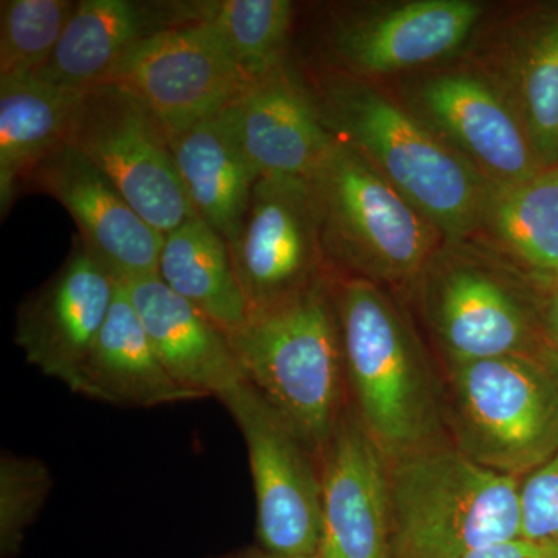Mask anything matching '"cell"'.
Wrapping results in <instances>:
<instances>
[{
	"label": "cell",
	"instance_id": "obj_28",
	"mask_svg": "<svg viewBox=\"0 0 558 558\" xmlns=\"http://www.w3.org/2000/svg\"><path fill=\"white\" fill-rule=\"evenodd\" d=\"M49 469L32 458L3 454L0 462V550L16 556L25 531L38 515L49 494Z\"/></svg>",
	"mask_w": 558,
	"mask_h": 558
},
{
	"label": "cell",
	"instance_id": "obj_15",
	"mask_svg": "<svg viewBox=\"0 0 558 558\" xmlns=\"http://www.w3.org/2000/svg\"><path fill=\"white\" fill-rule=\"evenodd\" d=\"M484 7L473 0H411L340 17L329 47L341 72L377 76L432 64L461 49Z\"/></svg>",
	"mask_w": 558,
	"mask_h": 558
},
{
	"label": "cell",
	"instance_id": "obj_22",
	"mask_svg": "<svg viewBox=\"0 0 558 558\" xmlns=\"http://www.w3.org/2000/svg\"><path fill=\"white\" fill-rule=\"evenodd\" d=\"M180 179L197 218L233 241L260 175L234 134L226 110L170 138Z\"/></svg>",
	"mask_w": 558,
	"mask_h": 558
},
{
	"label": "cell",
	"instance_id": "obj_24",
	"mask_svg": "<svg viewBox=\"0 0 558 558\" xmlns=\"http://www.w3.org/2000/svg\"><path fill=\"white\" fill-rule=\"evenodd\" d=\"M159 277L227 336L247 322L229 242L204 220L191 218L165 236Z\"/></svg>",
	"mask_w": 558,
	"mask_h": 558
},
{
	"label": "cell",
	"instance_id": "obj_33",
	"mask_svg": "<svg viewBox=\"0 0 558 558\" xmlns=\"http://www.w3.org/2000/svg\"><path fill=\"white\" fill-rule=\"evenodd\" d=\"M545 365L546 368L549 369V373L553 374L554 380H556L558 385V352H546Z\"/></svg>",
	"mask_w": 558,
	"mask_h": 558
},
{
	"label": "cell",
	"instance_id": "obj_8",
	"mask_svg": "<svg viewBox=\"0 0 558 558\" xmlns=\"http://www.w3.org/2000/svg\"><path fill=\"white\" fill-rule=\"evenodd\" d=\"M219 400L247 446L260 549L275 556H315L322 542L317 457L247 380Z\"/></svg>",
	"mask_w": 558,
	"mask_h": 558
},
{
	"label": "cell",
	"instance_id": "obj_27",
	"mask_svg": "<svg viewBox=\"0 0 558 558\" xmlns=\"http://www.w3.org/2000/svg\"><path fill=\"white\" fill-rule=\"evenodd\" d=\"M75 9L72 0H2L0 80L35 76L53 57Z\"/></svg>",
	"mask_w": 558,
	"mask_h": 558
},
{
	"label": "cell",
	"instance_id": "obj_6",
	"mask_svg": "<svg viewBox=\"0 0 558 558\" xmlns=\"http://www.w3.org/2000/svg\"><path fill=\"white\" fill-rule=\"evenodd\" d=\"M458 449L519 480L558 450V385L531 355L451 363Z\"/></svg>",
	"mask_w": 558,
	"mask_h": 558
},
{
	"label": "cell",
	"instance_id": "obj_34",
	"mask_svg": "<svg viewBox=\"0 0 558 558\" xmlns=\"http://www.w3.org/2000/svg\"><path fill=\"white\" fill-rule=\"evenodd\" d=\"M543 558H558V546H554V548L549 549V553L546 554Z\"/></svg>",
	"mask_w": 558,
	"mask_h": 558
},
{
	"label": "cell",
	"instance_id": "obj_26",
	"mask_svg": "<svg viewBox=\"0 0 558 558\" xmlns=\"http://www.w3.org/2000/svg\"><path fill=\"white\" fill-rule=\"evenodd\" d=\"M481 230L524 266L558 277V167L492 190Z\"/></svg>",
	"mask_w": 558,
	"mask_h": 558
},
{
	"label": "cell",
	"instance_id": "obj_21",
	"mask_svg": "<svg viewBox=\"0 0 558 558\" xmlns=\"http://www.w3.org/2000/svg\"><path fill=\"white\" fill-rule=\"evenodd\" d=\"M170 27L165 7L131 0H81L50 61L35 78L62 89L105 86L140 39Z\"/></svg>",
	"mask_w": 558,
	"mask_h": 558
},
{
	"label": "cell",
	"instance_id": "obj_29",
	"mask_svg": "<svg viewBox=\"0 0 558 558\" xmlns=\"http://www.w3.org/2000/svg\"><path fill=\"white\" fill-rule=\"evenodd\" d=\"M520 538L558 546V450L520 483Z\"/></svg>",
	"mask_w": 558,
	"mask_h": 558
},
{
	"label": "cell",
	"instance_id": "obj_18",
	"mask_svg": "<svg viewBox=\"0 0 558 558\" xmlns=\"http://www.w3.org/2000/svg\"><path fill=\"white\" fill-rule=\"evenodd\" d=\"M124 288L160 362L179 385L199 399H220L245 381L229 336L168 288L159 275Z\"/></svg>",
	"mask_w": 558,
	"mask_h": 558
},
{
	"label": "cell",
	"instance_id": "obj_11",
	"mask_svg": "<svg viewBox=\"0 0 558 558\" xmlns=\"http://www.w3.org/2000/svg\"><path fill=\"white\" fill-rule=\"evenodd\" d=\"M322 558H392L388 459L357 413L344 410L317 454Z\"/></svg>",
	"mask_w": 558,
	"mask_h": 558
},
{
	"label": "cell",
	"instance_id": "obj_10",
	"mask_svg": "<svg viewBox=\"0 0 558 558\" xmlns=\"http://www.w3.org/2000/svg\"><path fill=\"white\" fill-rule=\"evenodd\" d=\"M229 248L250 312L292 299L322 279V223L310 180L259 178Z\"/></svg>",
	"mask_w": 558,
	"mask_h": 558
},
{
	"label": "cell",
	"instance_id": "obj_7",
	"mask_svg": "<svg viewBox=\"0 0 558 558\" xmlns=\"http://www.w3.org/2000/svg\"><path fill=\"white\" fill-rule=\"evenodd\" d=\"M69 143L163 236L197 218L167 131L130 92L116 84L84 92Z\"/></svg>",
	"mask_w": 558,
	"mask_h": 558
},
{
	"label": "cell",
	"instance_id": "obj_12",
	"mask_svg": "<svg viewBox=\"0 0 558 558\" xmlns=\"http://www.w3.org/2000/svg\"><path fill=\"white\" fill-rule=\"evenodd\" d=\"M418 119L475 168L492 190L546 170L512 108L480 73L429 76L417 90Z\"/></svg>",
	"mask_w": 558,
	"mask_h": 558
},
{
	"label": "cell",
	"instance_id": "obj_1",
	"mask_svg": "<svg viewBox=\"0 0 558 558\" xmlns=\"http://www.w3.org/2000/svg\"><path fill=\"white\" fill-rule=\"evenodd\" d=\"M312 95L333 137L365 157L446 240L478 233L490 185L417 116L344 72L322 76Z\"/></svg>",
	"mask_w": 558,
	"mask_h": 558
},
{
	"label": "cell",
	"instance_id": "obj_20",
	"mask_svg": "<svg viewBox=\"0 0 558 558\" xmlns=\"http://www.w3.org/2000/svg\"><path fill=\"white\" fill-rule=\"evenodd\" d=\"M75 392L119 407L168 405L199 399L172 379L143 328L123 282L81 371Z\"/></svg>",
	"mask_w": 558,
	"mask_h": 558
},
{
	"label": "cell",
	"instance_id": "obj_30",
	"mask_svg": "<svg viewBox=\"0 0 558 558\" xmlns=\"http://www.w3.org/2000/svg\"><path fill=\"white\" fill-rule=\"evenodd\" d=\"M554 546L535 545L526 539H512V542L499 543L468 558H543Z\"/></svg>",
	"mask_w": 558,
	"mask_h": 558
},
{
	"label": "cell",
	"instance_id": "obj_23",
	"mask_svg": "<svg viewBox=\"0 0 558 558\" xmlns=\"http://www.w3.org/2000/svg\"><path fill=\"white\" fill-rule=\"evenodd\" d=\"M84 92L35 76L0 80V209L5 218L21 186L54 149L69 143Z\"/></svg>",
	"mask_w": 558,
	"mask_h": 558
},
{
	"label": "cell",
	"instance_id": "obj_19",
	"mask_svg": "<svg viewBox=\"0 0 558 558\" xmlns=\"http://www.w3.org/2000/svg\"><path fill=\"white\" fill-rule=\"evenodd\" d=\"M484 76L519 117L538 156L558 167V10L538 11L506 28Z\"/></svg>",
	"mask_w": 558,
	"mask_h": 558
},
{
	"label": "cell",
	"instance_id": "obj_25",
	"mask_svg": "<svg viewBox=\"0 0 558 558\" xmlns=\"http://www.w3.org/2000/svg\"><path fill=\"white\" fill-rule=\"evenodd\" d=\"M165 9L170 25H209L250 84L284 65L293 21L289 0H207Z\"/></svg>",
	"mask_w": 558,
	"mask_h": 558
},
{
	"label": "cell",
	"instance_id": "obj_5",
	"mask_svg": "<svg viewBox=\"0 0 558 558\" xmlns=\"http://www.w3.org/2000/svg\"><path fill=\"white\" fill-rule=\"evenodd\" d=\"M310 182L325 256L376 284L428 269L442 234L357 150L337 140Z\"/></svg>",
	"mask_w": 558,
	"mask_h": 558
},
{
	"label": "cell",
	"instance_id": "obj_17",
	"mask_svg": "<svg viewBox=\"0 0 558 558\" xmlns=\"http://www.w3.org/2000/svg\"><path fill=\"white\" fill-rule=\"evenodd\" d=\"M438 267L428 314L450 363L529 355L531 319L508 279L469 260Z\"/></svg>",
	"mask_w": 558,
	"mask_h": 558
},
{
	"label": "cell",
	"instance_id": "obj_14",
	"mask_svg": "<svg viewBox=\"0 0 558 558\" xmlns=\"http://www.w3.org/2000/svg\"><path fill=\"white\" fill-rule=\"evenodd\" d=\"M119 281L80 240L69 258L17 312L16 340L31 365L75 392Z\"/></svg>",
	"mask_w": 558,
	"mask_h": 558
},
{
	"label": "cell",
	"instance_id": "obj_4",
	"mask_svg": "<svg viewBox=\"0 0 558 558\" xmlns=\"http://www.w3.org/2000/svg\"><path fill=\"white\" fill-rule=\"evenodd\" d=\"M392 558H468L520 538V481L435 446L388 461Z\"/></svg>",
	"mask_w": 558,
	"mask_h": 558
},
{
	"label": "cell",
	"instance_id": "obj_13",
	"mask_svg": "<svg viewBox=\"0 0 558 558\" xmlns=\"http://www.w3.org/2000/svg\"><path fill=\"white\" fill-rule=\"evenodd\" d=\"M28 183L60 202L75 220L80 242L119 282L159 275L165 236L75 146L65 143L40 161Z\"/></svg>",
	"mask_w": 558,
	"mask_h": 558
},
{
	"label": "cell",
	"instance_id": "obj_2",
	"mask_svg": "<svg viewBox=\"0 0 558 558\" xmlns=\"http://www.w3.org/2000/svg\"><path fill=\"white\" fill-rule=\"evenodd\" d=\"M344 374L355 413L388 461L440 446V409L427 363L405 319L376 282L332 289Z\"/></svg>",
	"mask_w": 558,
	"mask_h": 558
},
{
	"label": "cell",
	"instance_id": "obj_3",
	"mask_svg": "<svg viewBox=\"0 0 558 558\" xmlns=\"http://www.w3.org/2000/svg\"><path fill=\"white\" fill-rule=\"evenodd\" d=\"M245 380L317 457L343 414V347L325 279L263 311L229 336Z\"/></svg>",
	"mask_w": 558,
	"mask_h": 558
},
{
	"label": "cell",
	"instance_id": "obj_32",
	"mask_svg": "<svg viewBox=\"0 0 558 558\" xmlns=\"http://www.w3.org/2000/svg\"><path fill=\"white\" fill-rule=\"evenodd\" d=\"M233 558H322L318 554L315 556H299V557H284V556H275V554L266 553L263 549H248L242 550V553L236 554Z\"/></svg>",
	"mask_w": 558,
	"mask_h": 558
},
{
	"label": "cell",
	"instance_id": "obj_31",
	"mask_svg": "<svg viewBox=\"0 0 558 558\" xmlns=\"http://www.w3.org/2000/svg\"><path fill=\"white\" fill-rule=\"evenodd\" d=\"M546 329H548L550 340L558 348V288L550 296L548 310H546Z\"/></svg>",
	"mask_w": 558,
	"mask_h": 558
},
{
	"label": "cell",
	"instance_id": "obj_9",
	"mask_svg": "<svg viewBox=\"0 0 558 558\" xmlns=\"http://www.w3.org/2000/svg\"><path fill=\"white\" fill-rule=\"evenodd\" d=\"M106 84L134 95L171 138L226 109L250 83L209 25L182 24L140 39Z\"/></svg>",
	"mask_w": 558,
	"mask_h": 558
},
{
	"label": "cell",
	"instance_id": "obj_16",
	"mask_svg": "<svg viewBox=\"0 0 558 558\" xmlns=\"http://www.w3.org/2000/svg\"><path fill=\"white\" fill-rule=\"evenodd\" d=\"M223 110L260 178L311 180L337 145L314 95L286 65L248 84Z\"/></svg>",
	"mask_w": 558,
	"mask_h": 558
}]
</instances>
